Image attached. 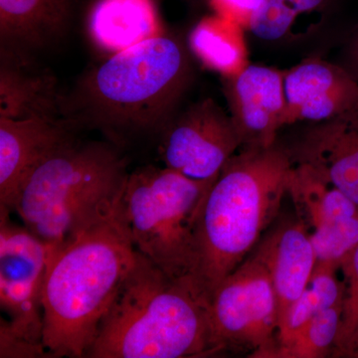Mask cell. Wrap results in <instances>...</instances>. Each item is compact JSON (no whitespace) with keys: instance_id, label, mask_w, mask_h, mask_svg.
<instances>
[{"instance_id":"20","label":"cell","mask_w":358,"mask_h":358,"mask_svg":"<svg viewBox=\"0 0 358 358\" xmlns=\"http://www.w3.org/2000/svg\"><path fill=\"white\" fill-rule=\"evenodd\" d=\"M336 0H260L250 20V33L268 43H282L301 38L300 20L319 14L326 18Z\"/></svg>"},{"instance_id":"15","label":"cell","mask_w":358,"mask_h":358,"mask_svg":"<svg viewBox=\"0 0 358 358\" xmlns=\"http://www.w3.org/2000/svg\"><path fill=\"white\" fill-rule=\"evenodd\" d=\"M77 0H0L1 52L34 57L69 31Z\"/></svg>"},{"instance_id":"6","label":"cell","mask_w":358,"mask_h":358,"mask_svg":"<svg viewBox=\"0 0 358 358\" xmlns=\"http://www.w3.org/2000/svg\"><path fill=\"white\" fill-rule=\"evenodd\" d=\"M213 183L166 166L140 167L127 178L121 205L134 248L173 279L193 284L195 224Z\"/></svg>"},{"instance_id":"5","label":"cell","mask_w":358,"mask_h":358,"mask_svg":"<svg viewBox=\"0 0 358 358\" xmlns=\"http://www.w3.org/2000/svg\"><path fill=\"white\" fill-rule=\"evenodd\" d=\"M128 176L113 143L76 138L30 174L13 212L49 250L56 249L114 206Z\"/></svg>"},{"instance_id":"11","label":"cell","mask_w":358,"mask_h":358,"mask_svg":"<svg viewBox=\"0 0 358 358\" xmlns=\"http://www.w3.org/2000/svg\"><path fill=\"white\" fill-rule=\"evenodd\" d=\"M67 120L0 117V207L13 212L21 186L48 157L76 140Z\"/></svg>"},{"instance_id":"12","label":"cell","mask_w":358,"mask_h":358,"mask_svg":"<svg viewBox=\"0 0 358 358\" xmlns=\"http://www.w3.org/2000/svg\"><path fill=\"white\" fill-rule=\"evenodd\" d=\"M284 124L329 121L358 103V81L346 68L308 60L284 74Z\"/></svg>"},{"instance_id":"14","label":"cell","mask_w":358,"mask_h":358,"mask_svg":"<svg viewBox=\"0 0 358 358\" xmlns=\"http://www.w3.org/2000/svg\"><path fill=\"white\" fill-rule=\"evenodd\" d=\"M0 117L72 122L55 78L34 57L7 52H1Z\"/></svg>"},{"instance_id":"13","label":"cell","mask_w":358,"mask_h":358,"mask_svg":"<svg viewBox=\"0 0 358 358\" xmlns=\"http://www.w3.org/2000/svg\"><path fill=\"white\" fill-rule=\"evenodd\" d=\"M291 150L294 162L312 166L358 205V103L329 121L312 124Z\"/></svg>"},{"instance_id":"3","label":"cell","mask_w":358,"mask_h":358,"mask_svg":"<svg viewBox=\"0 0 358 358\" xmlns=\"http://www.w3.org/2000/svg\"><path fill=\"white\" fill-rule=\"evenodd\" d=\"M294 166L292 150L275 143L241 148L221 169L202 200L195 224L192 282L207 301L277 217L289 194Z\"/></svg>"},{"instance_id":"24","label":"cell","mask_w":358,"mask_h":358,"mask_svg":"<svg viewBox=\"0 0 358 358\" xmlns=\"http://www.w3.org/2000/svg\"><path fill=\"white\" fill-rule=\"evenodd\" d=\"M317 262L341 263L358 245V215L313 230L310 235Z\"/></svg>"},{"instance_id":"17","label":"cell","mask_w":358,"mask_h":358,"mask_svg":"<svg viewBox=\"0 0 358 358\" xmlns=\"http://www.w3.org/2000/svg\"><path fill=\"white\" fill-rule=\"evenodd\" d=\"M87 24L94 44L112 55L164 34L155 0H96Z\"/></svg>"},{"instance_id":"18","label":"cell","mask_w":358,"mask_h":358,"mask_svg":"<svg viewBox=\"0 0 358 358\" xmlns=\"http://www.w3.org/2000/svg\"><path fill=\"white\" fill-rule=\"evenodd\" d=\"M289 194L299 218L313 230L358 215L357 204L303 162H296Z\"/></svg>"},{"instance_id":"23","label":"cell","mask_w":358,"mask_h":358,"mask_svg":"<svg viewBox=\"0 0 358 358\" xmlns=\"http://www.w3.org/2000/svg\"><path fill=\"white\" fill-rule=\"evenodd\" d=\"M345 282L343 308L334 357H350L358 352V245L339 263Z\"/></svg>"},{"instance_id":"26","label":"cell","mask_w":358,"mask_h":358,"mask_svg":"<svg viewBox=\"0 0 358 358\" xmlns=\"http://www.w3.org/2000/svg\"><path fill=\"white\" fill-rule=\"evenodd\" d=\"M216 14L234 21L242 27H248L260 0H209Z\"/></svg>"},{"instance_id":"21","label":"cell","mask_w":358,"mask_h":358,"mask_svg":"<svg viewBox=\"0 0 358 358\" xmlns=\"http://www.w3.org/2000/svg\"><path fill=\"white\" fill-rule=\"evenodd\" d=\"M338 268L339 265L336 263L315 264L307 287L289 308L284 324L278 331L277 345L291 341L317 313L343 303L345 282L339 281L336 275Z\"/></svg>"},{"instance_id":"19","label":"cell","mask_w":358,"mask_h":358,"mask_svg":"<svg viewBox=\"0 0 358 358\" xmlns=\"http://www.w3.org/2000/svg\"><path fill=\"white\" fill-rule=\"evenodd\" d=\"M242 28L218 14L208 16L190 32L188 48L206 67L232 76L248 65Z\"/></svg>"},{"instance_id":"8","label":"cell","mask_w":358,"mask_h":358,"mask_svg":"<svg viewBox=\"0 0 358 358\" xmlns=\"http://www.w3.org/2000/svg\"><path fill=\"white\" fill-rule=\"evenodd\" d=\"M0 207V305L16 334L43 345V289L49 246Z\"/></svg>"},{"instance_id":"2","label":"cell","mask_w":358,"mask_h":358,"mask_svg":"<svg viewBox=\"0 0 358 358\" xmlns=\"http://www.w3.org/2000/svg\"><path fill=\"white\" fill-rule=\"evenodd\" d=\"M190 77L185 45L162 34L114 54L87 72L66 96L68 115L78 128L98 129L122 147L160 134L176 115Z\"/></svg>"},{"instance_id":"9","label":"cell","mask_w":358,"mask_h":358,"mask_svg":"<svg viewBox=\"0 0 358 358\" xmlns=\"http://www.w3.org/2000/svg\"><path fill=\"white\" fill-rule=\"evenodd\" d=\"M159 138L164 166L201 182H214L241 148L232 117L212 99L174 115Z\"/></svg>"},{"instance_id":"28","label":"cell","mask_w":358,"mask_h":358,"mask_svg":"<svg viewBox=\"0 0 358 358\" xmlns=\"http://www.w3.org/2000/svg\"><path fill=\"white\" fill-rule=\"evenodd\" d=\"M352 358H358V352H355V355H353Z\"/></svg>"},{"instance_id":"10","label":"cell","mask_w":358,"mask_h":358,"mask_svg":"<svg viewBox=\"0 0 358 358\" xmlns=\"http://www.w3.org/2000/svg\"><path fill=\"white\" fill-rule=\"evenodd\" d=\"M225 80L230 115L241 148L274 145L278 131L285 126L284 74L266 66L247 65Z\"/></svg>"},{"instance_id":"1","label":"cell","mask_w":358,"mask_h":358,"mask_svg":"<svg viewBox=\"0 0 358 358\" xmlns=\"http://www.w3.org/2000/svg\"><path fill=\"white\" fill-rule=\"evenodd\" d=\"M121 197L69 241L49 250L43 289V345L49 357H87L133 265L136 250Z\"/></svg>"},{"instance_id":"25","label":"cell","mask_w":358,"mask_h":358,"mask_svg":"<svg viewBox=\"0 0 358 358\" xmlns=\"http://www.w3.org/2000/svg\"><path fill=\"white\" fill-rule=\"evenodd\" d=\"M49 357L44 345H36L16 334L8 320L0 319V357Z\"/></svg>"},{"instance_id":"22","label":"cell","mask_w":358,"mask_h":358,"mask_svg":"<svg viewBox=\"0 0 358 358\" xmlns=\"http://www.w3.org/2000/svg\"><path fill=\"white\" fill-rule=\"evenodd\" d=\"M343 303L317 313L291 341L277 345L267 358H322L333 353Z\"/></svg>"},{"instance_id":"16","label":"cell","mask_w":358,"mask_h":358,"mask_svg":"<svg viewBox=\"0 0 358 358\" xmlns=\"http://www.w3.org/2000/svg\"><path fill=\"white\" fill-rule=\"evenodd\" d=\"M307 228L300 218L288 220L264 238L277 299L278 331L307 287L317 264Z\"/></svg>"},{"instance_id":"7","label":"cell","mask_w":358,"mask_h":358,"mask_svg":"<svg viewBox=\"0 0 358 358\" xmlns=\"http://www.w3.org/2000/svg\"><path fill=\"white\" fill-rule=\"evenodd\" d=\"M212 348L267 358L277 345V299L264 239L221 282L209 301Z\"/></svg>"},{"instance_id":"4","label":"cell","mask_w":358,"mask_h":358,"mask_svg":"<svg viewBox=\"0 0 358 358\" xmlns=\"http://www.w3.org/2000/svg\"><path fill=\"white\" fill-rule=\"evenodd\" d=\"M212 355L209 301L192 282L169 277L136 251L86 357Z\"/></svg>"},{"instance_id":"27","label":"cell","mask_w":358,"mask_h":358,"mask_svg":"<svg viewBox=\"0 0 358 358\" xmlns=\"http://www.w3.org/2000/svg\"><path fill=\"white\" fill-rule=\"evenodd\" d=\"M350 57V69H348V71L358 81V29L355 32V38H353L352 42Z\"/></svg>"}]
</instances>
